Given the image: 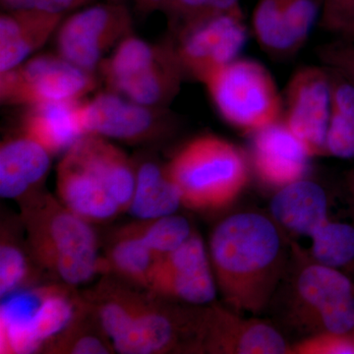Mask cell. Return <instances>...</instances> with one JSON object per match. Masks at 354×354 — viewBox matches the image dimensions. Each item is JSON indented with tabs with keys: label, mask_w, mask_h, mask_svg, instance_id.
Here are the masks:
<instances>
[{
	"label": "cell",
	"mask_w": 354,
	"mask_h": 354,
	"mask_svg": "<svg viewBox=\"0 0 354 354\" xmlns=\"http://www.w3.org/2000/svg\"><path fill=\"white\" fill-rule=\"evenodd\" d=\"M286 241L274 218L259 212L232 214L216 225L208 253L225 306L254 315L264 311L288 269Z\"/></svg>",
	"instance_id": "cell-1"
},
{
	"label": "cell",
	"mask_w": 354,
	"mask_h": 354,
	"mask_svg": "<svg viewBox=\"0 0 354 354\" xmlns=\"http://www.w3.org/2000/svg\"><path fill=\"white\" fill-rule=\"evenodd\" d=\"M135 171L131 158L108 139L84 135L57 167L58 199L88 221L100 223L121 213L131 199Z\"/></svg>",
	"instance_id": "cell-2"
},
{
	"label": "cell",
	"mask_w": 354,
	"mask_h": 354,
	"mask_svg": "<svg viewBox=\"0 0 354 354\" xmlns=\"http://www.w3.org/2000/svg\"><path fill=\"white\" fill-rule=\"evenodd\" d=\"M19 203L28 245L44 271L72 286L100 272L99 245L91 223L41 190Z\"/></svg>",
	"instance_id": "cell-3"
},
{
	"label": "cell",
	"mask_w": 354,
	"mask_h": 354,
	"mask_svg": "<svg viewBox=\"0 0 354 354\" xmlns=\"http://www.w3.org/2000/svg\"><path fill=\"white\" fill-rule=\"evenodd\" d=\"M167 169L183 206L195 211L230 206L248 183V162L241 149L216 135L190 140Z\"/></svg>",
	"instance_id": "cell-4"
},
{
	"label": "cell",
	"mask_w": 354,
	"mask_h": 354,
	"mask_svg": "<svg viewBox=\"0 0 354 354\" xmlns=\"http://www.w3.org/2000/svg\"><path fill=\"white\" fill-rule=\"evenodd\" d=\"M106 91L145 106L167 108L184 74L169 41L153 44L131 34L97 68Z\"/></svg>",
	"instance_id": "cell-5"
},
{
	"label": "cell",
	"mask_w": 354,
	"mask_h": 354,
	"mask_svg": "<svg viewBox=\"0 0 354 354\" xmlns=\"http://www.w3.org/2000/svg\"><path fill=\"white\" fill-rule=\"evenodd\" d=\"M0 306V353H38L76 315L83 297L72 286H34L3 298Z\"/></svg>",
	"instance_id": "cell-6"
},
{
	"label": "cell",
	"mask_w": 354,
	"mask_h": 354,
	"mask_svg": "<svg viewBox=\"0 0 354 354\" xmlns=\"http://www.w3.org/2000/svg\"><path fill=\"white\" fill-rule=\"evenodd\" d=\"M203 84L221 118L239 131L254 134L281 120L276 82L256 60L236 58Z\"/></svg>",
	"instance_id": "cell-7"
},
{
	"label": "cell",
	"mask_w": 354,
	"mask_h": 354,
	"mask_svg": "<svg viewBox=\"0 0 354 354\" xmlns=\"http://www.w3.org/2000/svg\"><path fill=\"white\" fill-rule=\"evenodd\" d=\"M97 87L94 73L79 68L60 55L28 58L15 68L0 73V100L10 106L80 101Z\"/></svg>",
	"instance_id": "cell-8"
},
{
	"label": "cell",
	"mask_w": 354,
	"mask_h": 354,
	"mask_svg": "<svg viewBox=\"0 0 354 354\" xmlns=\"http://www.w3.org/2000/svg\"><path fill=\"white\" fill-rule=\"evenodd\" d=\"M82 135H97L129 144L155 143L167 138L176 127L167 108L145 106L114 93H100L79 104Z\"/></svg>",
	"instance_id": "cell-9"
},
{
	"label": "cell",
	"mask_w": 354,
	"mask_h": 354,
	"mask_svg": "<svg viewBox=\"0 0 354 354\" xmlns=\"http://www.w3.org/2000/svg\"><path fill=\"white\" fill-rule=\"evenodd\" d=\"M171 34L169 43L184 76L202 83L214 71L239 58L247 39L241 7Z\"/></svg>",
	"instance_id": "cell-10"
},
{
	"label": "cell",
	"mask_w": 354,
	"mask_h": 354,
	"mask_svg": "<svg viewBox=\"0 0 354 354\" xmlns=\"http://www.w3.org/2000/svg\"><path fill=\"white\" fill-rule=\"evenodd\" d=\"M131 13L120 2L95 4L70 16L58 27L57 55L94 73L106 53L132 34Z\"/></svg>",
	"instance_id": "cell-11"
},
{
	"label": "cell",
	"mask_w": 354,
	"mask_h": 354,
	"mask_svg": "<svg viewBox=\"0 0 354 354\" xmlns=\"http://www.w3.org/2000/svg\"><path fill=\"white\" fill-rule=\"evenodd\" d=\"M147 290L178 304H213L218 288L208 249L196 232L174 251L158 258Z\"/></svg>",
	"instance_id": "cell-12"
},
{
	"label": "cell",
	"mask_w": 354,
	"mask_h": 354,
	"mask_svg": "<svg viewBox=\"0 0 354 354\" xmlns=\"http://www.w3.org/2000/svg\"><path fill=\"white\" fill-rule=\"evenodd\" d=\"M332 102L327 68L307 66L291 77L281 120L304 145L310 157L326 153Z\"/></svg>",
	"instance_id": "cell-13"
},
{
	"label": "cell",
	"mask_w": 354,
	"mask_h": 354,
	"mask_svg": "<svg viewBox=\"0 0 354 354\" xmlns=\"http://www.w3.org/2000/svg\"><path fill=\"white\" fill-rule=\"evenodd\" d=\"M200 353L283 354L290 346L271 324L212 304L204 310Z\"/></svg>",
	"instance_id": "cell-14"
},
{
	"label": "cell",
	"mask_w": 354,
	"mask_h": 354,
	"mask_svg": "<svg viewBox=\"0 0 354 354\" xmlns=\"http://www.w3.org/2000/svg\"><path fill=\"white\" fill-rule=\"evenodd\" d=\"M353 295L348 277L312 259L300 267L293 281L288 319L292 325L311 333L317 318L325 310Z\"/></svg>",
	"instance_id": "cell-15"
},
{
	"label": "cell",
	"mask_w": 354,
	"mask_h": 354,
	"mask_svg": "<svg viewBox=\"0 0 354 354\" xmlns=\"http://www.w3.org/2000/svg\"><path fill=\"white\" fill-rule=\"evenodd\" d=\"M252 135L253 167L263 183L279 190L304 178L311 157L283 120Z\"/></svg>",
	"instance_id": "cell-16"
},
{
	"label": "cell",
	"mask_w": 354,
	"mask_h": 354,
	"mask_svg": "<svg viewBox=\"0 0 354 354\" xmlns=\"http://www.w3.org/2000/svg\"><path fill=\"white\" fill-rule=\"evenodd\" d=\"M51 157L22 132L4 140L0 146V196L19 202L39 191L50 171Z\"/></svg>",
	"instance_id": "cell-17"
},
{
	"label": "cell",
	"mask_w": 354,
	"mask_h": 354,
	"mask_svg": "<svg viewBox=\"0 0 354 354\" xmlns=\"http://www.w3.org/2000/svg\"><path fill=\"white\" fill-rule=\"evenodd\" d=\"M64 14L4 11L0 16V73L15 68L57 31Z\"/></svg>",
	"instance_id": "cell-18"
},
{
	"label": "cell",
	"mask_w": 354,
	"mask_h": 354,
	"mask_svg": "<svg viewBox=\"0 0 354 354\" xmlns=\"http://www.w3.org/2000/svg\"><path fill=\"white\" fill-rule=\"evenodd\" d=\"M270 212L283 232L310 237L329 220V200L322 186L302 178L278 190Z\"/></svg>",
	"instance_id": "cell-19"
},
{
	"label": "cell",
	"mask_w": 354,
	"mask_h": 354,
	"mask_svg": "<svg viewBox=\"0 0 354 354\" xmlns=\"http://www.w3.org/2000/svg\"><path fill=\"white\" fill-rule=\"evenodd\" d=\"M81 101L27 106L21 118V132L43 146L51 156L66 152L83 136L78 120Z\"/></svg>",
	"instance_id": "cell-20"
},
{
	"label": "cell",
	"mask_w": 354,
	"mask_h": 354,
	"mask_svg": "<svg viewBox=\"0 0 354 354\" xmlns=\"http://www.w3.org/2000/svg\"><path fill=\"white\" fill-rule=\"evenodd\" d=\"M133 160L136 181L128 213L138 220L176 214L183 202L167 165L150 156H141Z\"/></svg>",
	"instance_id": "cell-21"
},
{
	"label": "cell",
	"mask_w": 354,
	"mask_h": 354,
	"mask_svg": "<svg viewBox=\"0 0 354 354\" xmlns=\"http://www.w3.org/2000/svg\"><path fill=\"white\" fill-rule=\"evenodd\" d=\"M41 353L51 354H109L116 353L99 319L83 297L71 322L46 342Z\"/></svg>",
	"instance_id": "cell-22"
},
{
	"label": "cell",
	"mask_w": 354,
	"mask_h": 354,
	"mask_svg": "<svg viewBox=\"0 0 354 354\" xmlns=\"http://www.w3.org/2000/svg\"><path fill=\"white\" fill-rule=\"evenodd\" d=\"M158 258L143 239L122 227L116 234L106 257L101 258L100 272H113L135 286L148 288Z\"/></svg>",
	"instance_id": "cell-23"
},
{
	"label": "cell",
	"mask_w": 354,
	"mask_h": 354,
	"mask_svg": "<svg viewBox=\"0 0 354 354\" xmlns=\"http://www.w3.org/2000/svg\"><path fill=\"white\" fill-rule=\"evenodd\" d=\"M12 225L2 223L0 234V297L36 285L41 269L32 255L28 242L20 241Z\"/></svg>",
	"instance_id": "cell-24"
},
{
	"label": "cell",
	"mask_w": 354,
	"mask_h": 354,
	"mask_svg": "<svg viewBox=\"0 0 354 354\" xmlns=\"http://www.w3.org/2000/svg\"><path fill=\"white\" fill-rule=\"evenodd\" d=\"M252 27L258 43L272 57H290L301 48L286 20L285 0H258Z\"/></svg>",
	"instance_id": "cell-25"
},
{
	"label": "cell",
	"mask_w": 354,
	"mask_h": 354,
	"mask_svg": "<svg viewBox=\"0 0 354 354\" xmlns=\"http://www.w3.org/2000/svg\"><path fill=\"white\" fill-rule=\"evenodd\" d=\"M124 227L143 239L158 259L180 246L194 232L189 221L176 214L150 220H138Z\"/></svg>",
	"instance_id": "cell-26"
},
{
	"label": "cell",
	"mask_w": 354,
	"mask_h": 354,
	"mask_svg": "<svg viewBox=\"0 0 354 354\" xmlns=\"http://www.w3.org/2000/svg\"><path fill=\"white\" fill-rule=\"evenodd\" d=\"M312 259L339 269L354 260V227L327 220L310 236Z\"/></svg>",
	"instance_id": "cell-27"
},
{
	"label": "cell",
	"mask_w": 354,
	"mask_h": 354,
	"mask_svg": "<svg viewBox=\"0 0 354 354\" xmlns=\"http://www.w3.org/2000/svg\"><path fill=\"white\" fill-rule=\"evenodd\" d=\"M241 0H165L160 10L167 15L171 32L200 21L241 7Z\"/></svg>",
	"instance_id": "cell-28"
},
{
	"label": "cell",
	"mask_w": 354,
	"mask_h": 354,
	"mask_svg": "<svg viewBox=\"0 0 354 354\" xmlns=\"http://www.w3.org/2000/svg\"><path fill=\"white\" fill-rule=\"evenodd\" d=\"M324 3L325 0H285L286 20L301 48L316 21L320 19Z\"/></svg>",
	"instance_id": "cell-29"
},
{
	"label": "cell",
	"mask_w": 354,
	"mask_h": 354,
	"mask_svg": "<svg viewBox=\"0 0 354 354\" xmlns=\"http://www.w3.org/2000/svg\"><path fill=\"white\" fill-rule=\"evenodd\" d=\"M290 353L354 354V342L346 335L319 333L290 346Z\"/></svg>",
	"instance_id": "cell-30"
},
{
	"label": "cell",
	"mask_w": 354,
	"mask_h": 354,
	"mask_svg": "<svg viewBox=\"0 0 354 354\" xmlns=\"http://www.w3.org/2000/svg\"><path fill=\"white\" fill-rule=\"evenodd\" d=\"M326 153L339 158H354V123L333 111L326 137Z\"/></svg>",
	"instance_id": "cell-31"
},
{
	"label": "cell",
	"mask_w": 354,
	"mask_h": 354,
	"mask_svg": "<svg viewBox=\"0 0 354 354\" xmlns=\"http://www.w3.org/2000/svg\"><path fill=\"white\" fill-rule=\"evenodd\" d=\"M319 57L327 67L335 70L354 85V43L335 41L319 48Z\"/></svg>",
	"instance_id": "cell-32"
},
{
	"label": "cell",
	"mask_w": 354,
	"mask_h": 354,
	"mask_svg": "<svg viewBox=\"0 0 354 354\" xmlns=\"http://www.w3.org/2000/svg\"><path fill=\"white\" fill-rule=\"evenodd\" d=\"M320 24L327 31L344 36L354 24V0H325Z\"/></svg>",
	"instance_id": "cell-33"
},
{
	"label": "cell",
	"mask_w": 354,
	"mask_h": 354,
	"mask_svg": "<svg viewBox=\"0 0 354 354\" xmlns=\"http://www.w3.org/2000/svg\"><path fill=\"white\" fill-rule=\"evenodd\" d=\"M332 111L354 123V85L335 70L327 67Z\"/></svg>",
	"instance_id": "cell-34"
},
{
	"label": "cell",
	"mask_w": 354,
	"mask_h": 354,
	"mask_svg": "<svg viewBox=\"0 0 354 354\" xmlns=\"http://www.w3.org/2000/svg\"><path fill=\"white\" fill-rule=\"evenodd\" d=\"M4 11L32 10L65 14L74 9L76 0H0Z\"/></svg>",
	"instance_id": "cell-35"
},
{
	"label": "cell",
	"mask_w": 354,
	"mask_h": 354,
	"mask_svg": "<svg viewBox=\"0 0 354 354\" xmlns=\"http://www.w3.org/2000/svg\"><path fill=\"white\" fill-rule=\"evenodd\" d=\"M165 0H135L136 8L140 12L148 14L155 10H160Z\"/></svg>",
	"instance_id": "cell-36"
},
{
	"label": "cell",
	"mask_w": 354,
	"mask_h": 354,
	"mask_svg": "<svg viewBox=\"0 0 354 354\" xmlns=\"http://www.w3.org/2000/svg\"><path fill=\"white\" fill-rule=\"evenodd\" d=\"M348 41H353L354 43V24L351 26V28L346 31V34L344 35Z\"/></svg>",
	"instance_id": "cell-37"
},
{
	"label": "cell",
	"mask_w": 354,
	"mask_h": 354,
	"mask_svg": "<svg viewBox=\"0 0 354 354\" xmlns=\"http://www.w3.org/2000/svg\"><path fill=\"white\" fill-rule=\"evenodd\" d=\"M90 1H92V0H76V3L75 6H74V9L79 8V7L85 6V4L88 3V2Z\"/></svg>",
	"instance_id": "cell-38"
}]
</instances>
